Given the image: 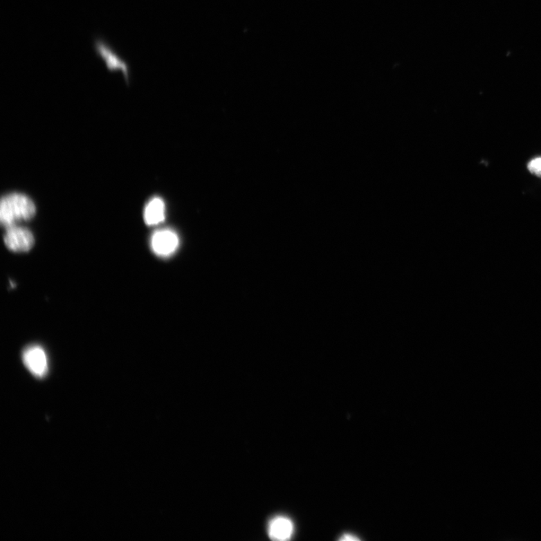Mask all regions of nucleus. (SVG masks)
Returning a JSON list of instances; mask_svg holds the SVG:
<instances>
[{
    "label": "nucleus",
    "instance_id": "obj_6",
    "mask_svg": "<svg viewBox=\"0 0 541 541\" xmlns=\"http://www.w3.org/2000/svg\"><path fill=\"white\" fill-rule=\"evenodd\" d=\"M294 532L293 522L284 517H277L270 521L268 533L270 538L275 540H287L291 539Z\"/></svg>",
    "mask_w": 541,
    "mask_h": 541
},
{
    "label": "nucleus",
    "instance_id": "obj_3",
    "mask_svg": "<svg viewBox=\"0 0 541 541\" xmlns=\"http://www.w3.org/2000/svg\"><path fill=\"white\" fill-rule=\"evenodd\" d=\"M6 247L16 253H24L31 250L35 239L33 233L27 228L14 226L6 229L4 235Z\"/></svg>",
    "mask_w": 541,
    "mask_h": 541
},
{
    "label": "nucleus",
    "instance_id": "obj_9",
    "mask_svg": "<svg viewBox=\"0 0 541 541\" xmlns=\"http://www.w3.org/2000/svg\"><path fill=\"white\" fill-rule=\"evenodd\" d=\"M360 539L356 538V536H354L352 535H345L342 538L341 540H345V541H356L359 540Z\"/></svg>",
    "mask_w": 541,
    "mask_h": 541
},
{
    "label": "nucleus",
    "instance_id": "obj_7",
    "mask_svg": "<svg viewBox=\"0 0 541 541\" xmlns=\"http://www.w3.org/2000/svg\"><path fill=\"white\" fill-rule=\"evenodd\" d=\"M165 204L161 198H154L145 208L144 219L148 226H155L165 220Z\"/></svg>",
    "mask_w": 541,
    "mask_h": 541
},
{
    "label": "nucleus",
    "instance_id": "obj_2",
    "mask_svg": "<svg viewBox=\"0 0 541 541\" xmlns=\"http://www.w3.org/2000/svg\"><path fill=\"white\" fill-rule=\"evenodd\" d=\"M95 56L100 58L111 73L118 71L123 73L126 82L129 84L130 66L122 58L116 49L101 36H95L93 43Z\"/></svg>",
    "mask_w": 541,
    "mask_h": 541
},
{
    "label": "nucleus",
    "instance_id": "obj_1",
    "mask_svg": "<svg viewBox=\"0 0 541 541\" xmlns=\"http://www.w3.org/2000/svg\"><path fill=\"white\" fill-rule=\"evenodd\" d=\"M36 206L27 196L12 194L3 197L0 203V221L6 229L32 219Z\"/></svg>",
    "mask_w": 541,
    "mask_h": 541
},
{
    "label": "nucleus",
    "instance_id": "obj_4",
    "mask_svg": "<svg viewBox=\"0 0 541 541\" xmlns=\"http://www.w3.org/2000/svg\"><path fill=\"white\" fill-rule=\"evenodd\" d=\"M23 362L26 367L37 378L45 377L48 371L47 354L38 345L28 347L23 353Z\"/></svg>",
    "mask_w": 541,
    "mask_h": 541
},
{
    "label": "nucleus",
    "instance_id": "obj_5",
    "mask_svg": "<svg viewBox=\"0 0 541 541\" xmlns=\"http://www.w3.org/2000/svg\"><path fill=\"white\" fill-rule=\"evenodd\" d=\"M154 254L161 257H169L179 246V239L176 232L170 230H163L154 233L151 241Z\"/></svg>",
    "mask_w": 541,
    "mask_h": 541
},
{
    "label": "nucleus",
    "instance_id": "obj_8",
    "mask_svg": "<svg viewBox=\"0 0 541 541\" xmlns=\"http://www.w3.org/2000/svg\"><path fill=\"white\" fill-rule=\"evenodd\" d=\"M528 168L532 174L541 178V157L531 161L529 164Z\"/></svg>",
    "mask_w": 541,
    "mask_h": 541
}]
</instances>
